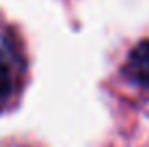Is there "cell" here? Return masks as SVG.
I'll return each instance as SVG.
<instances>
[{"instance_id":"cell-2","label":"cell","mask_w":149,"mask_h":147,"mask_svg":"<svg viewBox=\"0 0 149 147\" xmlns=\"http://www.w3.org/2000/svg\"><path fill=\"white\" fill-rule=\"evenodd\" d=\"M127 76L149 89V41L138 43L127 56Z\"/></svg>"},{"instance_id":"cell-1","label":"cell","mask_w":149,"mask_h":147,"mask_svg":"<svg viewBox=\"0 0 149 147\" xmlns=\"http://www.w3.org/2000/svg\"><path fill=\"white\" fill-rule=\"evenodd\" d=\"M24 74V63L9 30L0 24V102L13 98Z\"/></svg>"}]
</instances>
